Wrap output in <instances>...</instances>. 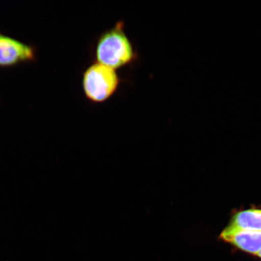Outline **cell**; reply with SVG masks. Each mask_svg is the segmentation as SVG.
I'll list each match as a JSON object with an SVG mask.
<instances>
[{
  "instance_id": "obj_1",
  "label": "cell",
  "mask_w": 261,
  "mask_h": 261,
  "mask_svg": "<svg viewBox=\"0 0 261 261\" xmlns=\"http://www.w3.org/2000/svg\"><path fill=\"white\" fill-rule=\"evenodd\" d=\"M97 63L117 69L129 64L135 57L133 45L123 31L122 22L100 36L97 41Z\"/></svg>"
},
{
  "instance_id": "obj_6",
  "label": "cell",
  "mask_w": 261,
  "mask_h": 261,
  "mask_svg": "<svg viewBox=\"0 0 261 261\" xmlns=\"http://www.w3.org/2000/svg\"><path fill=\"white\" fill-rule=\"evenodd\" d=\"M257 256H258L259 257H260V258H261V251L259 253L257 254Z\"/></svg>"
},
{
  "instance_id": "obj_3",
  "label": "cell",
  "mask_w": 261,
  "mask_h": 261,
  "mask_svg": "<svg viewBox=\"0 0 261 261\" xmlns=\"http://www.w3.org/2000/svg\"><path fill=\"white\" fill-rule=\"evenodd\" d=\"M37 60L35 45L24 43L0 32V67L11 68Z\"/></svg>"
},
{
  "instance_id": "obj_2",
  "label": "cell",
  "mask_w": 261,
  "mask_h": 261,
  "mask_svg": "<svg viewBox=\"0 0 261 261\" xmlns=\"http://www.w3.org/2000/svg\"><path fill=\"white\" fill-rule=\"evenodd\" d=\"M119 78L115 70L96 63L87 68L83 75V86L88 99L103 102L116 92Z\"/></svg>"
},
{
  "instance_id": "obj_5",
  "label": "cell",
  "mask_w": 261,
  "mask_h": 261,
  "mask_svg": "<svg viewBox=\"0 0 261 261\" xmlns=\"http://www.w3.org/2000/svg\"><path fill=\"white\" fill-rule=\"evenodd\" d=\"M228 227L243 230L261 231V210L252 208L238 212Z\"/></svg>"
},
{
  "instance_id": "obj_4",
  "label": "cell",
  "mask_w": 261,
  "mask_h": 261,
  "mask_svg": "<svg viewBox=\"0 0 261 261\" xmlns=\"http://www.w3.org/2000/svg\"><path fill=\"white\" fill-rule=\"evenodd\" d=\"M220 238L244 252L256 254L261 251V231L236 229L227 227Z\"/></svg>"
}]
</instances>
